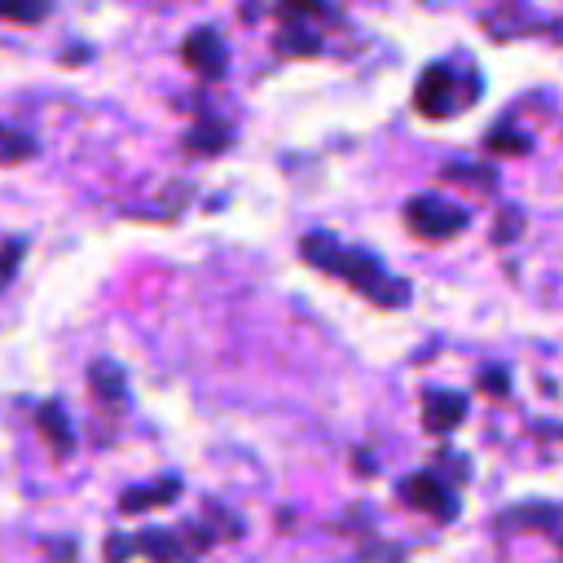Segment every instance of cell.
<instances>
[{"label":"cell","instance_id":"6da1fadb","mask_svg":"<svg viewBox=\"0 0 563 563\" xmlns=\"http://www.w3.org/2000/svg\"><path fill=\"white\" fill-rule=\"evenodd\" d=\"M299 255L308 260V264H317L321 273H334L339 282H347V286H356L365 299H374L378 308H400V303H409V286L400 282V277H391L369 251H361V246H343V242H334L330 233H308L303 242H299Z\"/></svg>","mask_w":563,"mask_h":563},{"label":"cell","instance_id":"7a4b0ae2","mask_svg":"<svg viewBox=\"0 0 563 563\" xmlns=\"http://www.w3.org/2000/svg\"><path fill=\"white\" fill-rule=\"evenodd\" d=\"M405 220H409V229H413L418 238H431V242L453 238V233L466 229V211L453 207V202H440V198H413V202L405 207Z\"/></svg>","mask_w":563,"mask_h":563},{"label":"cell","instance_id":"3957f363","mask_svg":"<svg viewBox=\"0 0 563 563\" xmlns=\"http://www.w3.org/2000/svg\"><path fill=\"white\" fill-rule=\"evenodd\" d=\"M400 497H405L409 506L435 515V519H453V515H457V497H453L449 484L435 479V475H409V479L400 484Z\"/></svg>","mask_w":563,"mask_h":563},{"label":"cell","instance_id":"277c9868","mask_svg":"<svg viewBox=\"0 0 563 563\" xmlns=\"http://www.w3.org/2000/svg\"><path fill=\"white\" fill-rule=\"evenodd\" d=\"M180 57H185V66H194L202 79H220V75H224V44H220V35H216L211 26L189 31Z\"/></svg>","mask_w":563,"mask_h":563},{"label":"cell","instance_id":"5b68a950","mask_svg":"<svg viewBox=\"0 0 563 563\" xmlns=\"http://www.w3.org/2000/svg\"><path fill=\"white\" fill-rule=\"evenodd\" d=\"M176 497H180V475H163V479H154V484L123 488L119 515H141V510H154V506H172Z\"/></svg>","mask_w":563,"mask_h":563},{"label":"cell","instance_id":"8992f818","mask_svg":"<svg viewBox=\"0 0 563 563\" xmlns=\"http://www.w3.org/2000/svg\"><path fill=\"white\" fill-rule=\"evenodd\" d=\"M88 387H92V400H101L110 409H119L128 400V378L114 361H92L88 365Z\"/></svg>","mask_w":563,"mask_h":563},{"label":"cell","instance_id":"52a82bcc","mask_svg":"<svg viewBox=\"0 0 563 563\" xmlns=\"http://www.w3.org/2000/svg\"><path fill=\"white\" fill-rule=\"evenodd\" d=\"M35 427H40V435L48 440V449H53L57 457H70V449H75V431H70V422H66L62 405L44 400V405L35 409Z\"/></svg>","mask_w":563,"mask_h":563},{"label":"cell","instance_id":"ba28073f","mask_svg":"<svg viewBox=\"0 0 563 563\" xmlns=\"http://www.w3.org/2000/svg\"><path fill=\"white\" fill-rule=\"evenodd\" d=\"M462 413H466V400H462L457 391H427V400H422V418H427L431 431H449V427H457Z\"/></svg>","mask_w":563,"mask_h":563},{"label":"cell","instance_id":"9c48e42d","mask_svg":"<svg viewBox=\"0 0 563 563\" xmlns=\"http://www.w3.org/2000/svg\"><path fill=\"white\" fill-rule=\"evenodd\" d=\"M136 550H141L150 563H176V559H185V541H180L176 532H163V528L141 532V537H136Z\"/></svg>","mask_w":563,"mask_h":563},{"label":"cell","instance_id":"30bf717a","mask_svg":"<svg viewBox=\"0 0 563 563\" xmlns=\"http://www.w3.org/2000/svg\"><path fill=\"white\" fill-rule=\"evenodd\" d=\"M185 145H189L194 154H216V150H224V145H229V128H220V123L202 119V123L185 136Z\"/></svg>","mask_w":563,"mask_h":563},{"label":"cell","instance_id":"8fae6325","mask_svg":"<svg viewBox=\"0 0 563 563\" xmlns=\"http://www.w3.org/2000/svg\"><path fill=\"white\" fill-rule=\"evenodd\" d=\"M35 154V141L18 128H0V163H22Z\"/></svg>","mask_w":563,"mask_h":563},{"label":"cell","instance_id":"7c38bea8","mask_svg":"<svg viewBox=\"0 0 563 563\" xmlns=\"http://www.w3.org/2000/svg\"><path fill=\"white\" fill-rule=\"evenodd\" d=\"M48 9V0H0V13L13 22H40Z\"/></svg>","mask_w":563,"mask_h":563},{"label":"cell","instance_id":"4fadbf2b","mask_svg":"<svg viewBox=\"0 0 563 563\" xmlns=\"http://www.w3.org/2000/svg\"><path fill=\"white\" fill-rule=\"evenodd\" d=\"M18 260H22V242H9V246L0 251V290H4V282L13 277V268H18Z\"/></svg>","mask_w":563,"mask_h":563},{"label":"cell","instance_id":"5bb4252c","mask_svg":"<svg viewBox=\"0 0 563 563\" xmlns=\"http://www.w3.org/2000/svg\"><path fill=\"white\" fill-rule=\"evenodd\" d=\"M132 550H136V541H128V537H110V541H106V563H128Z\"/></svg>","mask_w":563,"mask_h":563},{"label":"cell","instance_id":"9a60e30c","mask_svg":"<svg viewBox=\"0 0 563 563\" xmlns=\"http://www.w3.org/2000/svg\"><path fill=\"white\" fill-rule=\"evenodd\" d=\"M48 554H53L57 563H70V559H75V541H48Z\"/></svg>","mask_w":563,"mask_h":563},{"label":"cell","instance_id":"2e32d148","mask_svg":"<svg viewBox=\"0 0 563 563\" xmlns=\"http://www.w3.org/2000/svg\"><path fill=\"white\" fill-rule=\"evenodd\" d=\"M282 48H317V40L312 35H286Z\"/></svg>","mask_w":563,"mask_h":563},{"label":"cell","instance_id":"e0dca14e","mask_svg":"<svg viewBox=\"0 0 563 563\" xmlns=\"http://www.w3.org/2000/svg\"><path fill=\"white\" fill-rule=\"evenodd\" d=\"M501 383H506L501 374H484V391H493V396H501V391H506Z\"/></svg>","mask_w":563,"mask_h":563}]
</instances>
